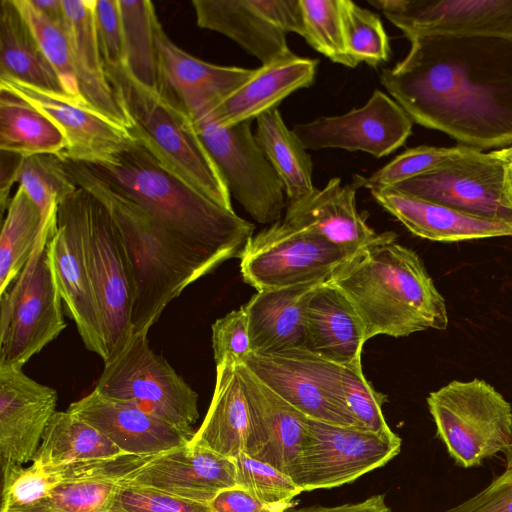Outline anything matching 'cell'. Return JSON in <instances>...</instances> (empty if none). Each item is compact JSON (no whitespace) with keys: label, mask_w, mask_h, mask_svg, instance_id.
<instances>
[{"label":"cell","mask_w":512,"mask_h":512,"mask_svg":"<svg viewBox=\"0 0 512 512\" xmlns=\"http://www.w3.org/2000/svg\"><path fill=\"white\" fill-rule=\"evenodd\" d=\"M380 82L415 123L478 150L512 146V38L422 36Z\"/></svg>","instance_id":"1"},{"label":"cell","mask_w":512,"mask_h":512,"mask_svg":"<svg viewBox=\"0 0 512 512\" xmlns=\"http://www.w3.org/2000/svg\"><path fill=\"white\" fill-rule=\"evenodd\" d=\"M94 173L139 204L165 231L220 265L240 258L255 226L169 170L138 138Z\"/></svg>","instance_id":"2"},{"label":"cell","mask_w":512,"mask_h":512,"mask_svg":"<svg viewBox=\"0 0 512 512\" xmlns=\"http://www.w3.org/2000/svg\"><path fill=\"white\" fill-rule=\"evenodd\" d=\"M396 238L389 231L384 239L354 254L328 280L355 308L367 340L448 327L445 299L423 261Z\"/></svg>","instance_id":"3"},{"label":"cell","mask_w":512,"mask_h":512,"mask_svg":"<svg viewBox=\"0 0 512 512\" xmlns=\"http://www.w3.org/2000/svg\"><path fill=\"white\" fill-rule=\"evenodd\" d=\"M62 161L76 186L92 194L110 213L134 279L132 333H148L174 298L220 264L169 234L85 163Z\"/></svg>","instance_id":"4"},{"label":"cell","mask_w":512,"mask_h":512,"mask_svg":"<svg viewBox=\"0 0 512 512\" xmlns=\"http://www.w3.org/2000/svg\"><path fill=\"white\" fill-rule=\"evenodd\" d=\"M105 72L132 122L130 134L178 177L233 210L226 182L188 113L162 92L139 82L124 65L105 66Z\"/></svg>","instance_id":"5"},{"label":"cell","mask_w":512,"mask_h":512,"mask_svg":"<svg viewBox=\"0 0 512 512\" xmlns=\"http://www.w3.org/2000/svg\"><path fill=\"white\" fill-rule=\"evenodd\" d=\"M56 218L47 220L26 265L0 295L1 365L23 368L66 328L48 245Z\"/></svg>","instance_id":"6"},{"label":"cell","mask_w":512,"mask_h":512,"mask_svg":"<svg viewBox=\"0 0 512 512\" xmlns=\"http://www.w3.org/2000/svg\"><path fill=\"white\" fill-rule=\"evenodd\" d=\"M438 438L463 468L479 466L512 443V406L482 379L453 380L427 397Z\"/></svg>","instance_id":"7"},{"label":"cell","mask_w":512,"mask_h":512,"mask_svg":"<svg viewBox=\"0 0 512 512\" xmlns=\"http://www.w3.org/2000/svg\"><path fill=\"white\" fill-rule=\"evenodd\" d=\"M147 334L132 333L125 345L104 362L94 389L195 434L198 394L163 356L150 348Z\"/></svg>","instance_id":"8"},{"label":"cell","mask_w":512,"mask_h":512,"mask_svg":"<svg viewBox=\"0 0 512 512\" xmlns=\"http://www.w3.org/2000/svg\"><path fill=\"white\" fill-rule=\"evenodd\" d=\"M354 254L282 220L248 240L239 258L240 271L257 291L327 282Z\"/></svg>","instance_id":"9"},{"label":"cell","mask_w":512,"mask_h":512,"mask_svg":"<svg viewBox=\"0 0 512 512\" xmlns=\"http://www.w3.org/2000/svg\"><path fill=\"white\" fill-rule=\"evenodd\" d=\"M208 113L188 115L230 194L257 222L280 221L286 206L285 188L252 133V121L222 127Z\"/></svg>","instance_id":"10"},{"label":"cell","mask_w":512,"mask_h":512,"mask_svg":"<svg viewBox=\"0 0 512 512\" xmlns=\"http://www.w3.org/2000/svg\"><path fill=\"white\" fill-rule=\"evenodd\" d=\"M87 198V191L77 187L59 204L48 245L65 311L85 347L105 362L108 354L90 266Z\"/></svg>","instance_id":"11"},{"label":"cell","mask_w":512,"mask_h":512,"mask_svg":"<svg viewBox=\"0 0 512 512\" xmlns=\"http://www.w3.org/2000/svg\"><path fill=\"white\" fill-rule=\"evenodd\" d=\"M306 434L290 477L302 491L351 483L398 455L401 439L358 427L306 419Z\"/></svg>","instance_id":"12"},{"label":"cell","mask_w":512,"mask_h":512,"mask_svg":"<svg viewBox=\"0 0 512 512\" xmlns=\"http://www.w3.org/2000/svg\"><path fill=\"white\" fill-rule=\"evenodd\" d=\"M511 147L489 152L469 147L445 166L392 188L471 215L512 223L506 187Z\"/></svg>","instance_id":"13"},{"label":"cell","mask_w":512,"mask_h":512,"mask_svg":"<svg viewBox=\"0 0 512 512\" xmlns=\"http://www.w3.org/2000/svg\"><path fill=\"white\" fill-rule=\"evenodd\" d=\"M198 27L236 42L262 65L292 56L286 36H304L300 0H193Z\"/></svg>","instance_id":"14"},{"label":"cell","mask_w":512,"mask_h":512,"mask_svg":"<svg viewBox=\"0 0 512 512\" xmlns=\"http://www.w3.org/2000/svg\"><path fill=\"white\" fill-rule=\"evenodd\" d=\"M87 193L90 266L108 360L132 335L135 285L122 240L110 213L97 198Z\"/></svg>","instance_id":"15"},{"label":"cell","mask_w":512,"mask_h":512,"mask_svg":"<svg viewBox=\"0 0 512 512\" xmlns=\"http://www.w3.org/2000/svg\"><path fill=\"white\" fill-rule=\"evenodd\" d=\"M412 124L411 118L392 97L376 89L360 108L296 124L292 130L307 150L339 148L380 158L406 142L412 133Z\"/></svg>","instance_id":"16"},{"label":"cell","mask_w":512,"mask_h":512,"mask_svg":"<svg viewBox=\"0 0 512 512\" xmlns=\"http://www.w3.org/2000/svg\"><path fill=\"white\" fill-rule=\"evenodd\" d=\"M410 41L431 35L512 38V0H367Z\"/></svg>","instance_id":"17"},{"label":"cell","mask_w":512,"mask_h":512,"mask_svg":"<svg viewBox=\"0 0 512 512\" xmlns=\"http://www.w3.org/2000/svg\"><path fill=\"white\" fill-rule=\"evenodd\" d=\"M58 394L23 372L0 364V464L2 473L33 460L56 412Z\"/></svg>","instance_id":"18"},{"label":"cell","mask_w":512,"mask_h":512,"mask_svg":"<svg viewBox=\"0 0 512 512\" xmlns=\"http://www.w3.org/2000/svg\"><path fill=\"white\" fill-rule=\"evenodd\" d=\"M0 86L29 101L61 129L66 139V148L59 156L61 159L105 163L133 138L127 129L68 95L44 91L14 80L0 79Z\"/></svg>","instance_id":"19"},{"label":"cell","mask_w":512,"mask_h":512,"mask_svg":"<svg viewBox=\"0 0 512 512\" xmlns=\"http://www.w3.org/2000/svg\"><path fill=\"white\" fill-rule=\"evenodd\" d=\"M237 367L250 412V434L244 452L290 476L306 434L307 417L240 360Z\"/></svg>","instance_id":"20"},{"label":"cell","mask_w":512,"mask_h":512,"mask_svg":"<svg viewBox=\"0 0 512 512\" xmlns=\"http://www.w3.org/2000/svg\"><path fill=\"white\" fill-rule=\"evenodd\" d=\"M156 44L159 91L188 114L211 112L256 72V69L212 64L188 54L167 36L161 23L156 28Z\"/></svg>","instance_id":"21"},{"label":"cell","mask_w":512,"mask_h":512,"mask_svg":"<svg viewBox=\"0 0 512 512\" xmlns=\"http://www.w3.org/2000/svg\"><path fill=\"white\" fill-rule=\"evenodd\" d=\"M130 485L209 503L222 490L237 486L233 459L192 441L156 455Z\"/></svg>","instance_id":"22"},{"label":"cell","mask_w":512,"mask_h":512,"mask_svg":"<svg viewBox=\"0 0 512 512\" xmlns=\"http://www.w3.org/2000/svg\"><path fill=\"white\" fill-rule=\"evenodd\" d=\"M68 410L98 429L126 454L164 453L187 444L194 436L134 405L106 397L95 389L72 402Z\"/></svg>","instance_id":"23"},{"label":"cell","mask_w":512,"mask_h":512,"mask_svg":"<svg viewBox=\"0 0 512 512\" xmlns=\"http://www.w3.org/2000/svg\"><path fill=\"white\" fill-rule=\"evenodd\" d=\"M156 455L74 463L70 476L46 498L3 512H115L119 493Z\"/></svg>","instance_id":"24"},{"label":"cell","mask_w":512,"mask_h":512,"mask_svg":"<svg viewBox=\"0 0 512 512\" xmlns=\"http://www.w3.org/2000/svg\"><path fill=\"white\" fill-rule=\"evenodd\" d=\"M311 230L352 253L384 239L377 234L356 207V187L332 178L322 189L315 188L303 198L287 204L283 219Z\"/></svg>","instance_id":"25"},{"label":"cell","mask_w":512,"mask_h":512,"mask_svg":"<svg viewBox=\"0 0 512 512\" xmlns=\"http://www.w3.org/2000/svg\"><path fill=\"white\" fill-rule=\"evenodd\" d=\"M371 195L414 235L439 242L512 236V223L471 215L392 187L371 188Z\"/></svg>","instance_id":"26"},{"label":"cell","mask_w":512,"mask_h":512,"mask_svg":"<svg viewBox=\"0 0 512 512\" xmlns=\"http://www.w3.org/2000/svg\"><path fill=\"white\" fill-rule=\"evenodd\" d=\"M326 282L257 291L243 305L253 353L306 350V310Z\"/></svg>","instance_id":"27"},{"label":"cell","mask_w":512,"mask_h":512,"mask_svg":"<svg viewBox=\"0 0 512 512\" xmlns=\"http://www.w3.org/2000/svg\"><path fill=\"white\" fill-rule=\"evenodd\" d=\"M80 97L85 104L130 131L132 122L105 72L94 23V0H62Z\"/></svg>","instance_id":"28"},{"label":"cell","mask_w":512,"mask_h":512,"mask_svg":"<svg viewBox=\"0 0 512 512\" xmlns=\"http://www.w3.org/2000/svg\"><path fill=\"white\" fill-rule=\"evenodd\" d=\"M317 65L318 60L296 54L262 65L208 115L222 127L257 119L277 108L296 90L310 87L316 76Z\"/></svg>","instance_id":"29"},{"label":"cell","mask_w":512,"mask_h":512,"mask_svg":"<svg viewBox=\"0 0 512 512\" xmlns=\"http://www.w3.org/2000/svg\"><path fill=\"white\" fill-rule=\"evenodd\" d=\"M366 341L364 325L351 302L337 287L324 283L306 310V351L343 366L362 368Z\"/></svg>","instance_id":"30"},{"label":"cell","mask_w":512,"mask_h":512,"mask_svg":"<svg viewBox=\"0 0 512 512\" xmlns=\"http://www.w3.org/2000/svg\"><path fill=\"white\" fill-rule=\"evenodd\" d=\"M240 361L306 417L364 429L351 412L336 401L292 354L251 352Z\"/></svg>","instance_id":"31"},{"label":"cell","mask_w":512,"mask_h":512,"mask_svg":"<svg viewBox=\"0 0 512 512\" xmlns=\"http://www.w3.org/2000/svg\"><path fill=\"white\" fill-rule=\"evenodd\" d=\"M250 434V412L237 360L216 365L214 393L206 416L191 441L234 459L244 452Z\"/></svg>","instance_id":"32"},{"label":"cell","mask_w":512,"mask_h":512,"mask_svg":"<svg viewBox=\"0 0 512 512\" xmlns=\"http://www.w3.org/2000/svg\"><path fill=\"white\" fill-rule=\"evenodd\" d=\"M0 79L67 95L15 0L0 1Z\"/></svg>","instance_id":"33"},{"label":"cell","mask_w":512,"mask_h":512,"mask_svg":"<svg viewBox=\"0 0 512 512\" xmlns=\"http://www.w3.org/2000/svg\"><path fill=\"white\" fill-rule=\"evenodd\" d=\"M285 352L296 357L318 383L351 412L362 428L381 434L393 432L382 412L387 396L373 388L362 368L343 366L306 350Z\"/></svg>","instance_id":"34"},{"label":"cell","mask_w":512,"mask_h":512,"mask_svg":"<svg viewBox=\"0 0 512 512\" xmlns=\"http://www.w3.org/2000/svg\"><path fill=\"white\" fill-rule=\"evenodd\" d=\"M122 455L126 453L98 429L67 409L50 419L32 462L63 466Z\"/></svg>","instance_id":"35"},{"label":"cell","mask_w":512,"mask_h":512,"mask_svg":"<svg viewBox=\"0 0 512 512\" xmlns=\"http://www.w3.org/2000/svg\"><path fill=\"white\" fill-rule=\"evenodd\" d=\"M66 148L61 129L29 101L0 86V150L24 157L60 156Z\"/></svg>","instance_id":"36"},{"label":"cell","mask_w":512,"mask_h":512,"mask_svg":"<svg viewBox=\"0 0 512 512\" xmlns=\"http://www.w3.org/2000/svg\"><path fill=\"white\" fill-rule=\"evenodd\" d=\"M256 140L281 179L288 203L311 193L313 164L308 150L274 108L256 119Z\"/></svg>","instance_id":"37"},{"label":"cell","mask_w":512,"mask_h":512,"mask_svg":"<svg viewBox=\"0 0 512 512\" xmlns=\"http://www.w3.org/2000/svg\"><path fill=\"white\" fill-rule=\"evenodd\" d=\"M47 220L43 219L40 209L19 186L10 200L7 215L2 221L0 295L11 286L26 265Z\"/></svg>","instance_id":"38"},{"label":"cell","mask_w":512,"mask_h":512,"mask_svg":"<svg viewBox=\"0 0 512 512\" xmlns=\"http://www.w3.org/2000/svg\"><path fill=\"white\" fill-rule=\"evenodd\" d=\"M123 26L124 66L142 84L159 91L156 44L159 20L149 0H118Z\"/></svg>","instance_id":"39"},{"label":"cell","mask_w":512,"mask_h":512,"mask_svg":"<svg viewBox=\"0 0 512 512\" xmlns=\"http://www.w3.org/2000/svg\"><path fill=\"white\" fill-rule=\"evenodd\" d=\"M18 183L40 209L45 221L56 214L59 204L77 189L62 159L55 154L24 157Z\"/></svg>","instance_id":"40"},{"label":"cell","mask_w":512,"mask_h":512,"mask_svg":"<svg viewBox=\"0 0 512 512\" xmlns=\"http://www.w3.org/2000/svg\"><path fill=\"white\" fill-rule=\"evenodd\" d=\"M469 147L418 146L405 150L385 166L368 177L353 176L352 184L358 188L394 187L406 180L435 171L458 159Z\"/></svg>","instance_id":"41"},{"label":"cell","mask_w":512,"mask_h":512,"mask_svg":"<svg viewBox=\"0 0 512 512\" xmlns=\"http://www.w3.org/2000/svg\"><path fill=\"white\" fill-rule=\"evenodd\" d=\"M346 51L358 66L376 67L390 57L389 38L377 14L351 0H340Z\"/></svg>","instance_id":"42"},{"label":"cell","mask_w":512,"mask_h":512,"mask_svg":"<svg viewBox=\"0 0 512 512\" xmlns=\"http://www.w3.org/2000/svg\"><path fill=\"white\" fill-rule=\"evenodd\" d=\"M300 5L306 42L331 61L356 67L345 47L340 0H300Z\"/></svg>","instance_id":"43"},{"label":"cell","mask_w":512,"mask_h":512,"mask_svg":"<svg viewBox=\"0 0 512 512\" xmlns=\"http://www.w3.org/2000/svg\"><path fill=\"white\" fill-rule=\"evenodd\" d=\"M43 53L56 71L68 96L83 102L73 67L72 52L65 29L39 12L30 0H15ZM84 103V102H83Z\"/></svg>","instance_id":"44"},{"label":"cell","mask_w":512,"mask_h":512,"mask_svg":"<svg viewBox=\"0 0 512 512\" xmlns=\"http://www.w3.org/2000/svg\"><path fill=\"white\" fill-rule=\"evenodd\" d=\"M73 464L47 466L32 462L2 473L1 512L34 504L50 495L71 474Z\"/></svg>","instance_id":"45"},{"label":"cell","mask_w":512,"mask_h":512,"mask_svg":"<svg viewBox=\"0 0 512 512\" xmlns=\"http://www.w3.org/2000/svg\"><path fill=\"white\" fill-rule=\"evenodd\" d=\"M233 460L237 486L265 504L291 505V501L303 492L289 475L245 452L239 453Z\"/></svg>","instance_id":"46"},{"label":"cell","mask_w":512,"mask_h":512,"mask_svg":"<svg viewBox=\"0 0 512 512\" xmlns=\"http://www.w3.org/2000/svg\"><path fill=\"white\" fill-rule=\"evenodd\" d=\"M115 512H213L208 503L175 497L141 486H125L119 493Z\"/></svg>","instance_id":"47"},{"label":"cell","mask_w":512,"mask_h":512,"mask_svg":"<svg viewBox=\"0 0 512 512\" xmlns=\"http://www.w3.org/2000/svg\"><path fill=\"white\" fill-rule=\"evenodd\" d=\"M211 328L216 365L226 358L242 360L252 352L248 316L244 306L217 319Z\"/></svg>","instance_id":"48"},{"label":"cell","mask_w":512,"mask_h":512,"mask_svg":"<svg viewBox=\"0 0 512 512\" xmlns=\"http://www.w3.org/2000/svg\"><path fill=\"white\" fill-rule=\"evenodd\" d=\"M95 30L105 66L123 65L124 39L118 0H94Z\"/></svg>","instance_id":"49"},{"label":"cell","mask_w":512,"mask_h":512,"mask_svg":"<svg viewBox=\"0 0 512 512\" xmlns=\"http://www.w3.org/2000/svg\"><path fill=\"white\" fill-rule=\"evenodd\" d=\"M447 512H512V469H505L479 493Z\"/></svg>","instance_id":"50"},{"label":"cell","mask_w":512,"mask_h":512,"mask_svg":"<svg viewBox=\"0 0 512 512\" xmlns=\"http://www.w3.org/2000/svg\"><path fill=\"white\" fill-rule=\"evenodd\" d=\"M208 504L213 512H285L291 506L265 504L239 486L222 490Z\"/></svg>","instance_id":"51"},{"label":"cell","mask_w":512,"mask_h":512,"mask_svg":"<svg viewBox=\"0 0 512 512\" xmlns=\"http://www.w3.org/2000/svg\"><path fill=\"white\" fill-rule=\"evenodd\" d=\"M24 156L0 150V209L1 216L7 210L10 203V190L15 182H18L19 173Z\"/></svg>","instance_id":"52"},{"label":"cell","mask_w":512,"mask_h":512,"mask_svg":"<svg viewBox=\"0 0 512 512\" xmlns=\"http://www.w3.org/2000/svg\"><path fill=\"white\" fill-rule=\"evenodd\" d=\"M285 512H391L383 495H375L366 500L353 504H343L333 507L311 506L298 509L288 508Z\"/></svg>","instance_id":"53"},{"label":"cell","mask_w":512,"mask_h":512,"mask_svg":"<svg viewBox=\"0 0 512 512\" xmlns=\"http://www.w3.org/2000/svg\"><path fill=\"white\" fill-rule=\"evenodd\" d=\"M31 4L52 21L64 24L62 0H30Z\"/></svg>","instance_id":"54"},{"label":"cell","mask_w":512,"mask_h":512,"mask_svg":"<svg viewBox=\"0 0 512 512\" xmlns=\"http://www.w3.org/2000/svg\"><path fill=\"white\" fill-rule=\"evenodd\" d=\"M506 187L507 192L512 202V147L511 153L508 158L507 168H506Z\"/></svg>","instance_id":"55"},{"label":"cell","mask_w":512,"mask_h":512,"mask_svg":"<svg viewBox=\"0 0 512 512\" xmlns=\"http://www.w3.org/2000/svg\"><path fill=\"white\" fill-rule=\"evenodd\" d=\"M503 453L506 462L505 469H512V443Z\"/></svg>","instance_id":"56"}]
</instances>
